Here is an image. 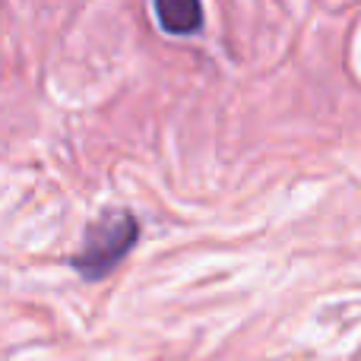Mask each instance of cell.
I'll list each match as a JSON object with an SVG mask.
<instances>
[{
    "label": "cell",
    "mask_w": 361,
    "mask_h": 361,
    "mask_svg": "<svg viewBox=\"0 0 361 361\" xmlns=\"http://www.w3.org/2000/svg\"><path fill=\"white\" fill-rule=\"evenodd\" d=\"M137 219L124 209L102 212L92 225L86 228L82 250L73 257V267L82 279H99L108 276V269L118 267L121 257L137 244Z\"/></svg>",
    "instance_id": "obj_1"
},
{
    "label": "cell",
    "mask_w": 361,
    "mask_h": 361,
    "mask_svg": "<svg viewBox=\"0 0 361 361\" xmlns=\"http://www.w3.org/2000/svg\"><path fill=\"white\" fill-rule=\"evenodd\" d=\"M156 19L171 35H193L203 29V4L200 0H156Z\"/></svg>",
    "instance_id": "obj_2"
}]
</instances>
